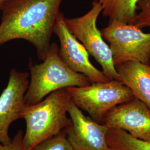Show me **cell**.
<instances>
[{
	"label": "cell",
	"instance_id": "6da1fadb",
	"mask_svg": "<svg viewBox=\"0 0 150 150\" xmlns=\"http://www.w3.org/2000/svg\"><path fill=\"white\" fill-rule=\"evenodd\" d=\"M63 0H8L1 8L0 46L21 39L36 48L38 59H45Z\"/></svg>",
	"mask_w": 150,
	"mask_h": 150
},
{
	"label": "cell",
	"instance_id": "7a4b0ae2",
	"mask_svg": "<svg viewBox=\"0 0 150 150\" xmlns=\"http://www.w3.org/2000/svg\"><path fill=\"white\" fill-rule=\"evenodd\" d=\"M71 100L67 88L54 91L40 102L25 107L26 124L23 143L26 150L59 134L70 126L68 110Z\"/></svg>",
	"mask_w": 150,
	"mask_h": 150
},
{
	"label": "cell",
	"instance_id": "3957f363",
	"mask_svg": "<svg viewBox=\"0 0 150 150\" xmlns=\"http://www.w3.org/2000/svg\"><path fill=\"white\" fill-rule=\"evenodd\" d=\"M30 81L25 96L27 106L40 102L54 91L71 87L88 86L91 81L85 75L71 70L60 57L59 48L52 43L43 62L28 64Z\"/></svg>",
	"mask_w": 150,
	"mask_h": 150
},
{
	"label": "cell",
	"instance_id": "277c9868",
	"mask_svg": "<svg viewBox=\"0 0 150 150\" xmlns=\"http://www.w3.org/2000/svg\"><path fill=\"white\" fill-rule=\"evenodd\" d=\"M67 90L77 107L100 123L113 108L134 98L129 87L115 80L91 83L83 87H71L67 88Z\"/></svg>",
	"mask_w": 150,
	"mask_h": 150
},
{
	"label": "cell",
	"instance_id": "5b68a950",
	"mask_svg": "<svg viewBox=\"0 0 150 150\" xmlns=\"http://www.w3.org/2000/svg\"><path fill=\"white\" fill-rule=\"evenodd\" d=\"M102 11L98 1L94 0L91 9L85 15L73 18L65 17V22L70 32L100 64L104 75L111 80L120 81L111 49L97 26V18Z\"/></svg>",
	"mask_w": 150,
	"mask_h": 150
},
{
	"label": "cell",
	"instance_id": "8992f818",
	"mask_svg": "<svg viewBox=\"0 0 150 150\" xmlns=\"http://www.w3.org/2000/svg\"><path fill=\"white\" fill-rule=\"evenodd\" d=\"M116 66L129 61L150 64V33L134 25L113 21L101 30Z\"/></svg>",
	"mask_w": 150,
	"mask_h": 150
},
{
	"label": "cell",
	"instance_id": "52a82bcc",
	"mask_svg": "<svg viewBox=\"0 0 150 150\" xmlns=\"http://www.w3.org/2000/svg\"><path fill=\"white\" fill-rule=\"evenodd\" d=\"M54 33L59 40V54L63 61L76 72L85 75L91 83L111 80L92 64L90 54L83 45L70 32L62 12L58 13L54 27Z\"/></svg>",
	"mask_w": 150,
	"mask_h": 150
},
{
	"label": "cell",
	"instance_id": "ba28073f",
	"mask_svg": "<svg viewBox=\"0 0 150 150\" xmlns=\"http://www.w3.org/2000/svg\"><path fill=\"white\" fill-rule=\"evenodd\" d=\"M30 74L13 69L7 85L0 95V143L8 144L11 123L21 119L26 106L25 96L29 85Z\"/></svg>",
	"mask_w": 150,
	"mask_h": 150
},
{
	"label": "cell",
	"instance_id": "9c48e42d",
	"mask_svg": "<svg viewBox=\"0 0 150 150\" xmlns=\"http://www.w3.org/2000/svg\"><path fill=\"white\" fill-rule=\"evenodd\" d=\"M68 114L71 123L64 131L73 150H111L106 141L107 125L83 115L72 101Z\"/></svg>",
	"mask_w": 150,
	"mask_h": 150
},
{
	"label": "cell",
	"instance_id": "30bf717a",
	"mask_svg": "<svg viewBox=\"0 0 150 150\" xmlns=\"http://www.w3.org/2000/svg\"><path fill=\"white\" fill-rule=\"evenodd\" d=\"M102 123L139 139L150 141V108L137 98L113 108L105 116Z\"/></svg>",
	"mask_w": 150,
	"mask_h": 150
},
{
	"label": "cell",
	"instance_id": "8fae6325",
	"mask_svg": "<svg viewBox=\"0 0 150 150\" xmlns=\"http://www.w3.org/2000/svg\"><path fill=\"white\" fill-rule=\"evenodd\" d=\"M120 81L150 108V65L129 61L115 66Z\"/></svg>",
	"mask_w": 150,
	"mask_h": 150
},
{
	"label": "cell",
	"instance_id": "7c38bea8",
	"mask_svg": "<svg viewBox=\"0 0 150 150\" xmlns=\"http://www.w3.org/2000/svg\"><path fill=\"white\" fill-rule=\"evenodd\" d=\"M102 6L103 16L109 22L117 21L129 23L137 12L140 0H98Z\"/></svg>",
	"mask_w": 150,
	"mask_h": 150
},
{
	"label": "cell",
	"instance_id": "4fadbf2b",
	"mask_svg": "<svg viewBox=\"0 0 150 150\" xmlns=\"http://www.w3.org/2000/svg\"><path fill=\"white\" fill-rule=\"evenodd\" d=\"M106 141L111 150H150V141L139 139L120 129L109 128Z\"/></svg>",
	"mask_w": 150,
	"mask_h": 150
},
{
	"label": "cell",
	"instance_id": "5bb4252c",
	"mask_svg": "<svg viewBox=\"0 0 150 150\" xmlns=\"http://www.w3.org/2000/svg\"><path fill=\"white\" fill-rule=\"evenodd\" d=\"M30 150H74L67 139L65 131L33 147Z\"/></svg>",
	"mask_w": 150,
	"mask_h": 150
},
{
	"label": "cell",
	"instance_id": "9a60e30c",
	"mask_svg": "<svg viewBox=\"0 0 150 150\" xmlns=\"http://www.w3.org/2000/svg\"><path fill=\"white\" fill-rule=\"evenodd\" d=\"M129 23L140 28L150 27V0L139 1L136 14Z\"/></svg>",
	"mask_w": 150,
	"mask_h": 150
},
{
	"label": "cell",
	"instance_id": "2e32d148",
	"mask_svg": "<svg viewBox=\"0 0 150 150\" xmlns=\"http://www.w3.org/2000/svg\"><path fill=\"white\" fill-rule=\"evenodd\" d=\"M24 132L19 130L7 144L0 143V150H26L23 143Z\"/></svg>",
	"mask_w": 150,
	"mask_h": 150
},
{
	"label": "cell",
	"instance_id": "e0dca14e",
	"mask_svg": "<svg viewBox=\"0 0 150 150\" xmlns=\"http://www.w3.org/2000/svg\"><path fill=\"white\" fill-rule=\"evenodd\" d=\"M8 1V0H0V10H1L3 6Z\"/></svg>",
	"mask_w": 150,
	"mask_h": 150
}]
</instances>
